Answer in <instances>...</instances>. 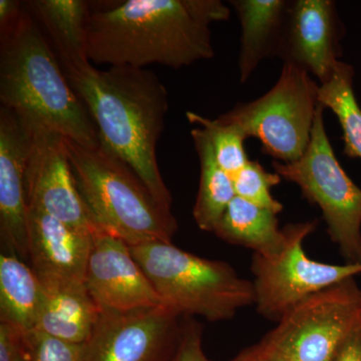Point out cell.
<instances>
[{
    "mask_svg": "<svg viewBox=\"0 0 361 361\" xmlns=\"http://www.w3.org/2000/svg\"><path fill=\"white\" fill-rule=\"evenodd\" d=\"M27 11L44 26L63 66L90 63L87 54L90 4L85 0H32Z\"/></svg>",
    "mask_w": 361,
    "mask_h": 361,
    "instance_id": "ac0fdd59",
    "label": "cell"
},
{
    "mask_svg": "<svg viewBox=\"0 0 361 361\" xmlns=\"http://www.w3.org/2000/svg\"><path fill=\"white\" fill-rule=\"evenodd\" d=\"M78 191L94 223L130 246L172 243L178 223L172 209L156 200L128 164L103 146L66 139Z\"/></svg>",
    "mask_w": 361,
    "mask_h": 361,
    "instance_id": "277c9868",
    "label": "cell"
},
{
    "mask_svg": "<svg viewBox=\"0 0 361 361\" xmlns=\"http://www.w3.org/2000/svg\"><path fill=\"white\" fill-rule=\"evenodd\" d=\"M332 361H361V322L342 341Z\"/></svg>",
    "mask_w": 361,
    "mask_h": 361,
    "instance_id": "83f0119b",
    "label": "cell"
},
{
    "mask_svg": "<svg viewBox=\"0 0 361 361\" xmlns=\"http://www.w3.org/2000/svg\"><path fill=\"white\" fill-rule=\"evenodd\" d=\"M342 25L332 0H290L277 58L329 82L341 56Z\"/></svg>",
    "mask_w": 361,
    "mask_h": 361,
    "instance_id": "4fadbf2b",
    "label": "cell"
},
{
    "mask_svg": "<svg viewBox=\"0 0 361 361\" xmlns=\"http://www.w3.org/2000/svg\"><path fill=\"white\" fill-rule=\"evenodd\" d=\"M23 11V4L18 0H0V33L13 27Z\"/></svg>",
    "mask_w": 361,
    "mask_h": 361,
    "instance_id": "f1b7e54d",
    "label": "cell"
},
{
    "mask_svg": "<svg viewBox=\"0 0 361 361\" xmlns=\"http://www.w3.org/2000/svg\"><path fill=\"white\" fill-rule=\"evenodd\" d=\"M290 0H230L241 23L240 82H246L266 59L277 58Z\"/></svg>",
    "mask_w": 361,
    "mask_h": 361,
    "instance_id": "e0dca14e",
    "label": "cell"
},
{
    "mask_svg": "<svg viewBox=\"0 0 361 361\" xmlns=\"http://www.w3.org/2000/svg\"><path fill=\"white\" fill-rule=\"evenodd\" d=\"M325 108L318 104L310 142L291 163L273 161L274 172L297 185L312 205L319 207L327 233L348 263L361 264V189L337 160L324 125Z\"/></svg>",
    "mask_w": 361,
    "mask_h": 361,
    "instance_id": "8992f818",
    "label": "cell"
},
{
    "mask_svg": "<svg viewBox=\"0 0 361 361\" xmlns=\"http://www.w3.org/2000/svg\"><path fill=\"white\" fill-rule=\"evenodd\" d=\"M186 118L192 125L205 130L216 160L228 174L233 177L250 161L244 145L248 137L237 126L226 122L220 116L211 120L194 111H187Z\"/></svg>",
    "mask_w": 361,
    "mask_h": 361,
    "instance_id": "603a6c76",
    "label": "cell"
},
{
    "mask_svg": "<svg viewBox=\"0 0 361 361\" xmlns=\"http://www.w3.org/2000/svg\"><path fill=\"white\" fill-rule=\"evenodd\" d=\"M25 122L30 130L25 173L27 206L80 231L92 233L97 225L78 191L65 137L39 123Z\"/></svg>",
    "mask_w": 361,
    "mask_h": 361,
    "instance_id": "8fae6325",
    "label": "cell"
},
{
    "mask_svg": "<svg viewBox=\"0 0 361 361\" xmlns=\"http://www.w3.org/2000/svg\"><path fill=\"white\" fill-rule=\"evenodd\" d=\"M320 85L307 71L283 63L272 89L255 101L237 104L221 115L247 137L260 142L265 155L281 163L302 157L310 142Z\"/></svg>",
    "mask_w": 361,
    "mask_h": 361,
    "instance_id": "52a82bcc",
    "label": "cell"
},
{
    "mask_svg": "<svg viewBox=\"0 0 361 361\" xmlns=\"http://www.w3.org/2000/svg\"><path fill=\"white\" fill-rule=\"evenodd\" d=\"M182 331V316L166 305L101 310L84 361H173Z\"/></svg>",
    "mask_w": 361,
    "mask_h": 361,
    "instance_id": "30bf717a",
    "label": "cell"
},
{
    "mask_svg": "<svg viewBox=\"0 0 361 361\" xmlns=\"http://www.w3.org/2000/svg\"><path fill=\"white\" fill-rule=\"evenodd\" d=\"M277 216L272 211L236 196L213 233L227 243L251 249L254 254L272 255L284 243L283 229L279 228Z\"/></svg>",
    "mask_w": 361,
    "mask_h": 361,
    "instance_id": "d6986e66",
    "label": "cell"
},
{
    "mask_svg": "<svg viewBox=\"0 0 361 361\" xmlns=\"http://www.w3.org/2000/svg\"><path fill=\"white\" fill-rule=\"evenodd\" d=\"M361 322V289L355 278L298 304L256 344L275 361H332Z\"/></svg>",
    "mask_w": 361,
    "mask_h": 361,
    "instance_id": "ba28073f",
    "label": "cell"
},
{
    "mask_svg": "<svg viewBox=\"0 0 361 361\" xmlns=\"http://www.w3.org/2000/svg\"><path fill=\"white\" fill-rule=\"evenodd\" d=\"M92 233L28 207L27 260L39 278L85 282Z\"/></svg>",
    "mask_w": 361,
    "mask_h": 361,
    "instance_id": "9a60e30c",
    "label": "cell"
},
{
    "mask_svg": "<svg viewBox=\"0 0 361 361\" xmlns=\"http://www.w3.org/2000/svg\"><path fill=\"white\" fill-rule=\"evenodd\" d=\"M130 248L164 304L182 317L224 322L255 301L253 283L223 261L199 257L167 242Z\"/></svg>",
    "mask_w": 361,
    "mask_h": 361,
    "instance_id": "5b68a950",
    "label": "cell"
},
{
    "mask_svg": "<svg viewBox=\"0 0 361 361\" xmlns=\"http://www.w3.org/2000/svg\"><path fill=\"white\" fill-rule=\"evenodd\" d=\"M30 148L27 123L6 106L0 109V237L6 253L27 260L25 173Z\"/></svg>",
    "mask_w": 361,
    "mask_h": 361,
    "instance_id": "5bb4252c",
    "label": "cell"
},
{
    "mask_svg": "<svg viewBox=\"0 0 361 361\" xmlns=\"http://www.w3.org/2000/svg\"><path fill=\"white\" fill-rule=\"evenodd\" d=\"M23 334L6 322H0V361H20L23 358Z\"/></svg>",
    "mask_w": 361,
    "mask_h": 361,
    "instance_id": "4316f807",
    "label": "cell"
},
{
    "mask_svg": "<svg viewBox=\"0 0 361 361\" xmlns=\"http://www.w3.org/2000/svg\"><path fill=\"white\" fill-rule=\"evenodd\" d=\"M44 292L35 330L71 342L89 341L99 315L85 282L39 278Z\"/></svg>",
    "mask_w": 361,
    "mask_h": 361,
    "instance_id": "2e32d148",
    "label": "cell"
},
{
    "mask_svg": "<svg viewBox=\"0 0 361 361\" xmlns=\"http://www.w3.org/2000/svg\"><path fill=\"white\" fill-rule=\"evenodd\" d=\"M318 221L285 226L282 248L272 255L254 254V304L259 314L279 322L289 311L310 297L361 274L360 263L329 264L308 258L304 241L315 231Z\"/></svg>",
    "mask_w": 361,
    "mask_h": 361,
    "instance_id": "9c48e42d",
    "label": "cell"
},
{
    "mask_svg": "<svg viewBox=\"0 0 361 361\" xmlns=\"http://www.w3.org/2000/svg\"><path fill=\"white\" fill-rule=\"evenodd\" d=\"M173 361H210L202 348V327L198 322L185 318L179 348Z\"/></svg>",
    "mask_w": 361,
    "mask_h": 361,
    "instance_id": "484cf974",
    "label": "cell"
},
{
    "mask_svg": "<svg viewBox=\"0 0 361 361\" xmlns=\"http://www.w3.org/2000/svg\"><path fill=\"white\" fill-rule=\"evenodd\" d=\"M42 283L32 267L13 253L0 256V322L23 334L37 326L42 308Z\"/></svg>",
    "mask_w": 361,
    "mask_h": 361,
    "instance_id": "ffe728a7",
    "label": "cell"
},
{
    "mask_svg": "<svg viewBox=\"0 0 361 361\" xmlns=\"http://www.w3.org/2000/svg\"><path fill=\"white\" fill-rule=\"evenodd\" d=\"M20 361H25V358H21Z\"/></svg>",
    "mask_w": 361,
    "mask_h": 361,
    "instance_id": "4dcf8cb0",
    "label": "cell"
},
{
    "mask_svg": "<svg viewBox=\"0 0 361 361\" xmlns=\"http://www.w3.org/2000/svg\"><path fill=\"white\" fill-rule=\"evenodd\" d=\"M200 161V183L193 209L195 222L202 231L214 232L228 205L236 197L232 176L220 167L205 130H191Z\"/></svg>",
    "mask_w": 361,
    "mask_h": 361,
    "instance_id": "44dd1931",
    "label": "cell"
},
{
    "mask_svg": "<svg viewBox=\"0 0 361 361\" xmlns=\"http://www.w3.org/2000/svg\"><path fill=\"white\" fill-rule=\"evenodd\" d=\"M85 284L99 310L123 312L165 305L129 244L99 226L92 232Z\"/></svg>",
    "mask_w": 361,
    "mask_h": 361,
    "instance_id": "7c38bea8",
    "label": "cell"
},
{
    "mask_svg": "<svg viewBox=\"0 0 361 361\" xmlns=\"http://www.w3.org/2000/svg\"><path fill=\"white\" fill-rule=\"evenodd\" d=\"M231 361H275L272 358L268 357L264 353H261L257 346L248 348L243 353H240L236 358Z\"/></svg>",
    "mask_w": 361,
    "mask_h": 361,
    "instance_id": "f546056e",
    "label": "cell"
},
{
    "mask_svg": "<svg viewBox=\"0 0 361 361\" xmlns=\"http://www.w3.org/2000/svg\"><path fill=\"white\" fill-rule=\"evenodd\" d=\"M90 4L87 54L97 65L182 68L212 59L210 25L229 20L220 0H123Z\"/></svg>",
    "mask_w": 361,
    "mask_h": 361,
    "instance_id": "6da1fadb",
    "label": "cell"
},
{
    "mask_svg": "<svg viewBox=\"0 0 361 361\" xmlns=\"http://www.w3.org/2000/svg\"><path fill=\"white\" fill-rule=\"evenodd\" d=\"M85 343L78 344L32 330L23 336L25 361H84Z\"/></svg>",
    "mask_w": 361,
    "mask_h": 361,
    "instance_id": "d4e9b609",
    "label": "cell"
},
{
    "mask_svg": "<svg viewBox=\"0 0 361 361\" xmlns=\"http://www.w3.org/2000/svg\"><path fill=\"white\" fill-rule=\"evenodd\" d=\"M353 66L339 61L329 82L320 85L318 104L336 116L342 130L344 155L361 160V108L353 90Z\"/></svg>",
    "mask_w": 361,
    "mask_h": 361,
    "instance_id": "7402d4cb",
    "label": "cell"
},
{
    "mask_svg": "<svg viewBox=\"0 0 361 361\" xmlns=\"http://www.w3.org/2000/svg\"><path fill=\"white\" fill-rule=\"evenodd\" d=\"M59 59L25 8L18 23L0 33V101L27 122L77 142L101 146L89 111L73 90Z\"/></svg>",
    "mask_w": 361,
    "mask_h": 361,
    "instance_id": "3957f363",
    "label": "cell"
},
{
    "mask_svg": "<svg viewBox=\"0 0 361 361\" xmlns=\"http://www.w3.org/2000/svg\"><path fill=\"white\" fill-rule=\"evenodd\" d=\"M236 196L272 211L279 215L283 211L281 202L272 195V188L281 183L277 173H270L258 161H249L245 167L233 176Z\"/></svg>",
    "mask_w": 361,
    "mask_h": 361,
    "instance_id": "cb8c5ba5",
    "label": "cell"
},
{
    "mask_svg": "<svg viewBox=\"0 0 361 361\" xmlns=\"http://www.w3.org/2000/svg\"><path fill=\"white\" fill-rule=\"evenodd\" d=\"M63 70L89 111L102 146L128 164L157 201L172 209L157 160L169 109L168 90L158 75L128 66L99 70L90 63Z\"/></svg>",
    "mask_w": 361,
    "mask_h": 361,
    "instance_id": "7a4b0ae2",
    "label": "cell"
}]
</instances>
